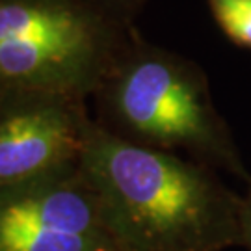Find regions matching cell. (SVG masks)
Instances as JSON below:
<instances>
[{
	"label": "cell",
	"instance_id": "cell-5",
	"mask_svg": "<svg viewBox=\"0 0 251 251\" xmlns=\"http://www.w3.org/2000/svg\"><path fill=\"white\" fill-rule=\"evenodd\" d=\"M91 125L86 99L39 90L0 91V186L78 166Z\"/></svg>",
	"mask_w": 251,
	"mask_h": 251
},
{
	"label": "cell",
	"instance_id": "cell-7",
	"mask_svg": "<svg viewBox=\"0 0 251 251\" xmlns=\"http://www.w3.org/2000/svg\"><path fill=\"white\" fill-rule=\"evenodd\" d=\"M95 8L102 9L110 17L117 19L126 25H134L136 15L144 8L147 0H88Z\"/></svg>",
	"mask_w": 251,
	"mask_h": 251
},
{
	"label": "cell",
	"instance_id": "cell-1",
	"mask_svg": "<svg viewBox=\"0 0 251 251\" xmlns=\"http://www.w3.org/2000/svg\"><path fill=\"white\" fill-rule=\"evenodd\" d=\"M80 168L125 251L240 246V194L205 164L128 144L93 119Z\"/></svg>",
	"mask_w": 251,
	"mask_h": 251
},
{
	"label": "cell",
	"instance_id": "cell-4",
	"mask_svg": "<svg viewBox=\"0 0 251 251\" xmlns=\"http://www.w3.org/2000/svg\"><path fill=\"white\" fill-rule=\"evenodd\" d=\"M0 251H125L80 164L0 186Z\"/></svg>",
	"mask_w": 251,
	"mask_h": 251
},
{
	"label": "cell",
	"instance_id": "cell-3",
	"mask_svg": "<svg viewBox=\"0 0 251 251\" xmlns=\"http://www.w3.org/2000/svg\"><path fill=\"white\" fill-rule=\"evenodd\" d=\"M134 30L88 0H0V91L88 100Z\"/></svg>",
	"mask_w": 251,
	"mask_h": 251
},
{
	"label": "cell",
	"instance_id": "cell-6",
	"mask_svg": "<svg viewBox=\"0 0 251 251\" xmlns=\"http://www.w3.org/2000/svg\"><path fill=\"white\" fill-rule=\"evenodd\" d=\"M216 26L233 45L251 52V0H205Z\"/></svg>",
	"mask_w": 251,
	"mask_h": 251
},
{
	"label": "cell",
	"instance_id": "cell-8",
	"mask_svg": "<svg viewBox=\"0 0 251 251\" xmlns=\"http://www.w3.org/2000/svg\"><path fill=\"white\" fill-rule=\"evenodd\" d=\"M240 246L251 251V179L240 196Z\"/></svg>",
	"mask_w": 251,
	"mask_h": 251
},
{
	"label": "cell",
	"instance_id": "cell-2",
	"mask_svg": "<svg viewBox=\"0 0 251 251\" xmlns=\"http://www.w3.org/2000/svg\"><path fill=\"white\" fill-rule=\"evenodd\" d=\"M95 121L128 144L175 152L250 182L203 67L134 30L93 93Z\"/></svg>",
	"mask_w": 251,
	"mask_h": 251
}]
</instances>
